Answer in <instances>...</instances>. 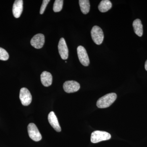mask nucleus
Segmentation results:
<instances>
[{
	"mask_svg": "<svg viewBox=\"0 0 147 147\" xmlns=\"http://www.w3.org/2000/svg\"><path fill=\"white\" fill-rule=\"evenodd\" d=\"M117 98V94L115 93L108 94L98 99L96 105L98 108H108L115 101Z\"/></svg>",
	"mask_w": 147,
	"mask_h": 147,
	"instance_id": "1",
	"label": "nucleus"
},
{
	"mask_svg": "<svg viewBox=\"0 0 147 147\" xmlns=\"http://www.w3.org/2000/svg\"><path fill=\"white\" fill-rule=\"evenodd\" d=\"M111 138V135L108 132L96 130L92 133L91 142L92 143H97L102 141L109 140Z\"/></svg>",
	"mask_w": 147,
	"mask_h": 147,
	"instance_id": "2",
	"label": "nucleus"
},
{
	"mask_svg": "<svg viewBox=\"0 0 147 147\" xmlns=\"http://www.w3.org/2000/svg\"><path fill=\"white\" fill-rule=\"evenodd\" d=\"M92 39L96 45H100L104 39V34L102 29L98 26H94L91 31Z\"/></svg>",
	"mask_w": 147,
	"mask_h": 147,
	"instance_id": "3",
	"label": "nucleus"
},
{
	"mask_svg": "<svg viewBox=\"0 0 147 147\" xmlns=\"http://www.w3.org/2000/svg\"><path fill=\"white\" fill-rule=\"evenodd\" d=\"M28 130L29 137L32 140L35 142H39L42 139L41 134L35 124H29L28 126Z\"/></svg>",
	"mask_w": 147,
	"mask_h": 147,
	"instance_id": "4",
	"label": "nucleus"
},
{
	"mask_svg": "<svg viewBox=\"0 0 147 147\" xmlns=\"http://www.w3.org/2000/svg\"><path fill=\"white\" fill-rule=\"evenodd\" d=\"M19 98L21 103L24 106H28L32 102V95L26 88H23L20 90Z\"/></svg>",
	"mask_w": 147,
	"mask_h": 147,
	"instance_id": "5",
	"label": "nucleus"
},
{
	"mask_svg": "<svg viewBox=\"0 0 147 147\" xmlns=\"http://www.w3.org/2000/svg\"><path fill=\"white\" fill-rule=\"evenodd\" d=\"M78 57L81 63L85 66H88L90 64V60L86 50L82 45L78 46L77 49Z\"/></svg>",
	"mask_w": 147,
	"mask_h": 147,
	"instance_id": "6",
	"label": "nucleus"
},
{
	"mask_svg": "<svg viewBox=\"0 0 147 147\" xmlns=\"http://www.w3.org/2000/svg\"><path fill=\"white\" fill-rule=\"evenodd\" d=\"M63 89L66 92L68 93L75 92L78 91L80 88L79 83L74 81H67L64 83Z\"/></svg>",
	"mask_w": 147,
	"mask_h": 147,
	"instance_id": "7",
	"label": "nucleus"
},
{
	"mask_svg": "<svg viewBox=\"0 0 147 147\" xmlns=\"http://www.w3.org/2000/svg\"><path fill=\"white\" fill-rule=\"evenodd\" d=\"M45 43V36L42 34H38L33 37L30 43L33 47L36 49H40Z\"/></svg>",
	"mask_w": 147,
	"mask_h": 147,
	"instance_id": "8",
	"label": "nucleus"
},
{
	"mask_svg": "<svg viewBox=\"0 0 147 147\" xmlns=\"http://www.w3.org/2000/svg\"><path fill=\"white\" fill-rule=\"evenodd\" d=\"M58 50L61 58L63 60H66L68 57V49L63 38L60 39L58 44Z\"/></svg>",
	"mask_w": 147,
	"mask_h": 147,
	"instance_id": "9",
	"label": "nucleus"
},
{
	"mask_svg": "<svg viewBox=\"0 0 147 147\" xmlns=\"http://www.w3.org/2000/svg\"><path fill=\"white\" fill-rule=\"evenodd\" d=\"M48 120L49 122L53 128L57 132L61 131V127L57 116L55 115V113L53 111L50 112L48 116Z\"/></svg>",
	"mask_w": 147,
	"mask_h": 147,
	"instance_id": "10",
	"label": "nucleus"
},
{
	"mask_svg": "<svg viewBox=\"0 0 147 147\" xmlns=\"http://www.w3.org/2000/svg\"><path fill=\"white\" fill-rule=\"evenodd\" d=\"M23 10V1L16 0L14 1L12 8L13 16L16 18H18L21 16Z\"/></svg>",
	"mask_w": 147,
	"mask_h": 147,
	"instance_id": "11",
	"label": "nucleus"
},
{
	"mask_svg": "<svg viewBox=\"0 0 147 147\" xmlns=\"http://www.w3.org/2000/svg\"><path fill=\"white\" fill-rule=\"evenodd\" d=\"M40 80L44 86L49 87L53 83V76L50 72L44 71L40 75Z\"/></svg>",
	"mask_w": 147,
	"mask_h": 147,
	"instance_id": "12",
	"label": "nucleus"
},
{
	"mask_svg": "<svg viewBox=\"0 0 147 147\" xmlns=\"http://www.w3.org/2000/svg\"><path fill=\"white\" fill-rule=\"evenodd\" d=\"M133 27L134 32L139 36H142L143 34V25L142 21L139 19H137L133 21Z\"/></svg>",
	"mask_w": 147,
	"mask_h": 147,
	"instance_id": "13",
	"label": "nucleus"
},
{
	"mask_svg": "<svg viewBox=\"0 0 147 147\" xmlns=\"http://www.w3.org/2000/svg\"><path fill=\"white\" fill-rule=\"evenodd\" d=\"M112 7L111 2L109 0H102L101 1L98 6V9L100 12L104 13L110 10Z\"/></svg>",
	"mask_w": 147,
	"mask_h": 147,
	"instance_id": "14",
	"label": "nucleus"
},
{
	"mask_svg": "<svg viewBox=\"0 0 147 147\" xmlns=\"http://www.w3.org/2000/svg\"><path fill=\"white\" fill-rule=\"evenodd\" d=\"M79 3L82 13L86 14L89 12L90 3L89 0H79Z\"/></svg>",
	"mask_w": 147,
	"mask_h": 147,
	"instance_id": "15",
	"label": "nucleus"
},
{
	"mask_svg": "<svg viewBox=\"0 0 147 147\" xmlns=\"http://www.w3.org/2000/svg\"><path fill=\"white\" fill-rule=\"evenodd\" d=\"M63 1L56 0L53 5V10L55 12H59L62 10L63 6Z\"/></svg>",
	"mask_w": 147,
	"mask_h": 147,
	"instance_id": "16",
	"label": "nucleus"
},
{
	"mask_svg": "<svg viewBox=\"0 0 147 147\" xmlns=\"http://www.w3.org/2000/svg\"><path fill=\"white\" fill-rule=\"evenodd\" d=\"M9 58L8 53L3 48L0 47V60L2 61H7Z\"/></svg>",
	"mask_w": 147,
	"mask_h": 147,
	"instance_id": "17",
	"label": "nucleus"
},
{
	"mask_svg": "<svg viewBox=\"0 0 147 147\" xmlns=\"http://www.w3.org/2000/svg\"><path fill=\"white\" fill-rule=\"evenodd\" d=\"M49 2H50V0H43L42 1V5H41L40 10V14H43V13H44L46 7H47V4H48Z\"/></svg>",
	"mask_w": 147,
	"mask_h": 147,
	"instance_id": "18",
	"label": "nucleus"
},
{
	"mask_svg": "<svg viewBox=\"0 0 147 147\" xmlns=\"http://www.w3.org/2000/svg\"><path fill=\"white\" fill-rule=\"evenodd\" d=\"M145 67L146 70L147 71V60L146 61V63H145Z\"/></svg>",
	"mask_w": 147,
	"mask_h": 147,
	"instance_id": "19",
	"label": "nucleus"
}]
</instances>
